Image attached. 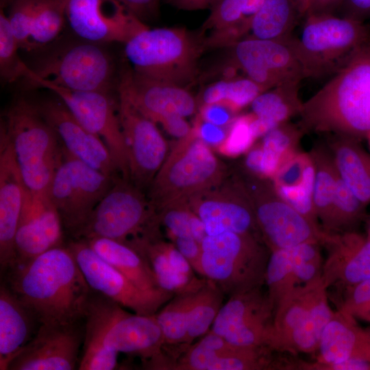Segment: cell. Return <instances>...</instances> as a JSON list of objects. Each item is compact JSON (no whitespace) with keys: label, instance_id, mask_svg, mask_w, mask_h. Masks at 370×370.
I'll list each match as a JSON object with an SVG mask.
<instances>
[{"label":"cell","instance_id":"obj_1","mask_svg":"<svg viewBox=\"0 0 370 370\" xmlns=\"http://www.w3.org/2000/svg\"><path fill=\"white\" fill-rule=\"evenodd\" d=\"M10 269V288L40 325H73L85 317L91 288L68 247L51 248Z\"/></svg>","mask_w":370,"mask_h":370},{"label":"cell","instance_id":"obj_2","mask_svg":"<svg viewBox=\"0 0 370 370\" xmlns=\"http://www.w3.org/2000/svg\"><path fill=\"white\" fill-rule=\"evenodd\" d=\"M299 115L304 132L366 138L370 133V42L303 103Z\"/></svg>","mask_w":370,"mask_h":370},{"label":"cell","instance_id":"obj_3","mask_svg":"<svg viewBox=\"0 0 370 370\" xmlns=\"http://www.w3.org/2000/svg\"><path fill=\"white\" fill-rule=\"evenodd\" d=\"M125 309L102 295H90L84 317V342L139 356L149 369H157L166 356L156 314L130 313Z\"/></svg>","mask_w":370,"mask_h":370},{"label":"cell","instance_id":"obj_4","mask_svg":"<svg viewBox=\"0 0 370 370\" xmlns=\"http://www.w3.org/2000/svg\"><path fill=\"white\" fill-rule=\"evenodd\" d=\"M2 126L12 145L25 186L47 193L63 158L60 138L36 103L20 98L9 107Z\"/></svg>","mask_w":370,"mask_h":370},{"label":"cell","instance_id":"obj_5","mask_svg":"<svg viewBox=\"0 0 370 370\" xmlns=\"http://www.w3.org/2000/svg\"><path fill=\"white\" fill-rule=\"evenodd\" d=\"M226 169L192 127L167 155L148 188V201L157 212L164 207L221 183Z\"/></svg>","mask_w":370,"mask_h":370},{"label":"cell","instance_id":"obj_6","mask_svg":"<svg viewBox=\"0 0 370 370\" xmlns=\"http://www.w3.org/2000/svg\"><path fill=\"white\" fill-rule=\"evenodd\" d=\"M124 44L125 57L137 73L184 87L195 79L203 46L184 28L145 25Z\"/></svg>","mask_w":370,"mask_h":370},{"label":"cell","instance_id":"obj_7","mask_svg":"<svg viewBox=\"0 0 370 370\" xmlns=\"http://www.w3.org/2000/svg\"><path fill=\"white\" fill-rule=\"evenodd\" d=\"M202 276L229 297L264 284L270 250L258 237L227 232L201 242Z\"/></svg>","mask_w":370,"mask_h":370},{"label":"cell","instance_id":"obj_8","mask_svg":"<svg viewBox=\"0 0 370 370\" xmlns=\"http://www.w3.org/2000/svg\"><path fill=\"white\" fill-rule=\"evenodd\" d=\"M292 40L306 77H320L336 73L370 42V26L334 14H308L300 37Z\"/></svg>","mask_w":370,"mask_h":370},{"label":"cell","instance_id":"obj_9","mask_svg":"<svg viewBox=\"0 0 370 370\" xmlns=\"http://www.w3.org/2000/svg\"><path fill=\"white\" fill-rule=\"evenodd\" d=\"M236 175L251 202L262 239L270 251L308 242L322 245L327 232L286 201L271 179L246 170Z\"/></svg>","mask_w":370,"mask_h":370},{"label":"cell","instance_id":"obj_10","mask_svg":"<svg viewBox=\"0 0 370 370\" xmlns=\"http://www.w3.org/2000/svg\"><path fill=\"white\" fill-rule=\"evenodd\" d=\"M116 177L108 175L63 148V158L47 191L63 228L77 238L92 211Z\"/></svg>","mask_w":370,"mask_h":370},{"label":"cell","instance_id":"obj_11","mask_svg":"<svg viewBox=\"0 0 370 370\" xmlns=\"http://www.w3.org/2000/svg\"><path fill=\"white\" fill-rule=\"evenodd\" d=\"M158 225L156 212L143 190L118 176L76 239L99 237L125 243Z\"/></svg>","mask_w":370,"mask_h":370},{"label":"cell","instance_id":"obj_12","mask_svg":"<svg viewBox=\"0 0 370 370\" xmlns=\"http://www.w3.org/2000/svg\"><path fill=\"white\" fill-rule=\"evenodd\" d=\"M114 71L112 59L101 45L82 40L29 69L24 78L32 85L45 82L74 91L109 92Z\"/></svg>","mask_w":370,"mask_h":370},{"label":"cell","instance_id":"obj_13","mask_svg":"<svg viewBox=\"0 0 370 370\" xmlns=\"http://www.w3.org/2000/svg\"><path fill=\"white\" fill-rule=\"evenodd\" d=\"M32 86L53 92L84 127L103 141L119 173L130 180L129 153L118 105L109 92L74 91L45 82H37Z\"/></svg>","mask_w":370,"mask_h":370},{"label":"cell","instance_id":"obj_14","mask_svg":"<svg viewBox=\"0 0 370 370\" xmlns=\"http://www.w3.org/2000/svg\"><path fill=\"white\" fill-rule=\"evenodd\" d=\"M67 247L92 290L134 313L156 314L174 297L161 288L148 291L138 287L101 258L85 240L76 239Z\"/></svg>","mask_w":370,"mask_h":370},{"label":"cell","instance_id":"obj_15","mask_svg":"<svg viewBox=\"0 0 370 370\" xmlns=\"http://www.w3.org/2000/svg\"><path fill=\"white\" fill-rule=\"evenodd\" d=\"M233 64L264 91L274 87L299 83L305 73L293 42L249 36L231 45Z\"/></svg>","mask_w":370,"mask_h":370},{"label":"cell","instance_id":"obj_16","mask_svg":"<svg viewBox=\"0 0 370 370\" xmlns=\"http://www.w3.org/2000/svg\"><path fill=\"white\" fill-rule=\"evenodd\" d=\"M186 202L203 222L207 235L230 232L251 234L262 241L251 202L236 175Z\"/></svg>","mask_w":370,"mask_h":370},{"label":"cell","instance_id":"obj_17","mask_svg":"<svg viewBox=\"0 0 370 370\" xmlns=\"http://www.w3.org/2000/svg\"><path fill=\"white\" fill-rule=\"evenodd\" d=\"M274 310L267 291L256 287L230 296L210 330L236 346L267 347Z\"/></svg>","mask_w":370,"mask_h":370},{"label":"cell","instance_id":"obj_18","mask_svg":"<svg viewBox=\"0 0 370 370\" xmlns=\"http://www.w3.org/2000/svg\"><path fill=\"white\" fill-rule=\"evenodd\" d=\"M118 113L130 161V180L143 190L148 188L167 156V144L156 123L143 114L118 92Z\"/></svg>","mask_w":370,"mask_h":370},{"label":"cell","instance_id":"obj_19","mask_svg":"<svg viewBox=\"0 0 370 370\" xmlns=\"http://www.w3.org/2000/svg\"><path fill=\"white\" fill-rule=\"evenodd\" d=\"M66 19L81 40L125 43L145 24L118 0H68Z\"/></svg>","mask_w":370,"mask_h":370},{"label":"cell","instance_id":"obj_20","mask_svg":"<svg viewBox=\"0 0 370 370\" xmlns=\"http://www.w3.org/2000/svg\"><path fill=\"white\" fill-rule=\"evenodd\" d=\"M118 92L156 123L169 116H191L198 106L195 98L185 87L148 77L132 69L121 74Z\"/></svg>","mask_w":370,"mask_h":370},{"label":"cell","instance_id":"obj_21","mask_svg":"<svg viewBox=\"0 0 370 370\" xmlns=\"http://www.w3.org/2000/svg\"><path fill=\"white\" fill-rule=\"evenodd\" d=\"M63 226L58 210L47 193L29 190L25 185L15 236L16 260L23 262L62 245Z\"/></svg>","mask_w":370,"mask_h":370},{"label":"cell","instance_id":"obj_22","mask_svg":"<svg viewBox=\"0 0 370 370\" xmlns=\"http://www.w3.org/2000/svg\"><path fill=\"white\" fill-rule=\"evenodd\" d=\"M36 105L68 153L108 175L119 176L103 141L84 127L59 98L58 100L47 99Z\"/></svg>","mask_w":370,"mask_h":370},{"label":"cell","instance_id":"obj_23","mask_svg":"<svg viewBox=\"0 0 370 370\" xmlns=\"http://www.w3.org/2000/svg\"><path fill=\"white\" fill-rule=\"evenodd\" d=\"M82 340L75 325H40L31 341L11 361L8 369H74Z\"/></svg>","mask_w":370,"mask_h":370},{"label":"cell","instance_id":"obj_24","mask_svg":"<svg viewBox=\"0 0 370 370\" xmlns=\"http://www.w3.org/2000/svg\"><path fill=\"white\" fill-rule=\"evenodd\" d=\"M320 246L319 243L308 242L271 251L264 284L275 307L293 289L321 278L323 260Z\"/></svg>","mask_w":370,"mask_h":370},{"label":"cell","instance_id":"obj_25","mask_svg":"<svg viewBox=\"0 0 370 370\" xmlns=\"http://www.w3.org/2000/svg\"><path fill=\"white\" fill-rule=\"evenodd\" d=\"M157 230L125 243L147 260L161 289L176 295L196 292L204 287L208 280L197 276L174 244L162 240Z\"/></svg>","mask_w":370,"mask_h":370},{"label":"cell","instance_id":"obj_26","mask_svg":"<svg viewBox=\"0 0 370 370\" xmlns=\"http://www.w3.org/2000/svg\"><path fill=\"white\" fill-rule=\"evenodd\" d=\"M321 278L327 289L343 288L370 279V239L356 230L327 233Z\"/></svg>","mask_w":370,"mask_h":370},{"label":"cell","instance_id":"obj_27","mask_svg":"<svg viewBox=\"0 0 370 370\" xmlns=\"http://www.w3.org/2000/svg\"><path fill=\"white\" fill-rule=\"evenodd\" d=\"M25 184L12 145L0 128V263L10 269L15 263V236L21 212Z\"/></svg>","mask_w":370,"mask_h":370},{"label":"cell","instance_id":"obj_28","mask_svg":"<svg viewBox=\"0 0 370 370\" xmlns=\"http://www.w3.org/2000/svg\"><path fill=\"white\" fill-rule=\"evenodd\" d=\"M317 351V362L322 363L370 361V331L360 327L354 317L338 310L325 326Z\"/></svg>","mask_w":370,"mask_h":370},{"label":"cell","instance_id":"obj_29","mask_svg":"<svg viewBox=\"0 0 370 370\" xmlns=\"http://www.w3.org/2000/svg\"><path fill=\"white\" fill-rule=\"evenodd\" d=\"M39 323L10 288H0V369L11 361L35 335ZM40 325V324H39Z\"/></svg>","mask_w":370,"mask_h":370},{"label":"cell","instance_id":"obj_30","mask_svg":"<svg viewBox=\"0 0 370 370\" xmlns=\"http://www.w3.org/2000/svg\"><path fill=\"white\" fill-rule=\"evenodd\" d=\"M314 176L309 153L298 151L281 166L271 180L286 201L312 223L321 226L313 203Z\"/></svg>","mask_w":370,"mask_h":370},{"label":"cell","instance_id":"obj_31","mask_svg":"<svg viewBox=\"0 0 370 370\" xmlns=\"http://www.w3.org/2000/svg\"><path fill=\"white\" fill-rule=\"evenodd\" d=\"M328 290L322 278L298 286L275 305L267 347L284 352L292 332L301 323L320 295Z\"/></svg>","mask_w":370,"mask_h":370},{"label":"cell","instance_id":"obj_32","mask_svg":"<svg viewBox=\"0 0 370 370\" xmlns=\"http://www.w3.org/2000/svg\"><path fill=\"white\" fill-rule=\"evenodd\" d=\"M326 144L338 173L353 193L366 206L370 204V154L352 137L330 134Z\"/></svg>","mask_w":370,"mask_h":370},{"label":"cell","instance_id":"obj_33","mask_svg":"<svg viewBox=\"0 0 370 370\" xmlns=\"http://www.w3.org/2000/svg\"><path fill=\"white\" fill-rule=\"evenodd\" d=\"M265 0H219L211 8L203 31L212 34L209 45H232L249 31L253 16Z\"/></svg>","mask_w":370,"mask_h":370},{"label":"cell","instance_id":"obj_34","mask_svg":"<svg viewBox=\"0 0 370 370\" xmlns=\"http://www.w3.org/2000/svg\"><path fill=\"white\" fill-rule=\"evenodd\" d=\"M299 83L280 85L265 90L251 103V127L257 138L299 114L303 103L299 98Z\"/></svg>","mask_w":370,"mask_h":370},{"label":"cell","instance_id":"obj_35","mask_svg":"<svg viewBox=\"0 0 370 370\" xmlns=\"http://www.w3.org/2000/svg\"><path fill=\"white\" fill-rule=\"evenodd\" d=\"M85 241L101 258L124 274L138 287L148 291L160 288L147 260L128 244L99 237Z\"/></svg>","mask_w":370,"mask_h":370},{"label":"cell","instance_id":"obj_36","mask_svg":"<svg viewBox=\"0 0 370 370\" xmlns=\"http://www.w3.org/2000/svg\"><path fill=\"white\" fill-rule=\"evenodd\" d=\"M314 166V210L322 229L329 232L338 173L326 143H317L309 153Z\"/></svg>","mask_w":370,"mask_h":370},{"label":"cell","instance_id":"obj_37","mask_svg":"<svg viewBox=\"0 0 370 370\" xmlns=\"http://www.w3.org/2000/svg\"><path fill=\"white\" fill-rule=\"evenodd\" d=\"M299 16L296 0H265L253 16L249 32L259 39L284 40L291 36Z\"/></svg>","mask_w":370,"mask_h":370},{"label":"cell","instance_id":"obj_38","mask_svg":"<svg viewBox=\"0 0 370 370\" xmlns=\"http://www.w3.org/2000/svg\"><path fill=\"white\" fill-rule=\"evenodd\" d=\"M304 130L299 126L283 123L265 135L260 144L261 177L272 179L281 166L297 151Z\"/></svg>","mask_w":370,"mask_h":370},{"label":"cell","instance_id":"obj_39","mask_svg":"<svg viewBox=\"0 0 370 370\" xmlns=\"http://www.w3.org/2000/svg\"><path fill=\"white\" fill-rule=\"evenodd\" d=\"M334 313L329 304L326 290L320 295L301 323L292 332L284 352L294 354L316 352L323 332Z\"/></svg>","mask_w":370,"mask_h":370},{"label":"cell","instance_id":"obj_40","mask_svg":"<svg viewBox=\"0 0 370 370\" xmlns=\"http://www.w3.org/2000/svg\"><path fill=\"white\" fill-rule=\"evenodd\" d=\"M224 296L221 289L208 280L204 287L194 293L189 308L186 339L184 348L191 345L211 329L224 303Z\"/></svg>","mask_w":370,"mask_h":370},{"label":"cell","instance_id":"obj_41","mask_svg":"<svg viewBox=\"0 0 370 370\" xmlns=\"http://www.w3.org/2000/svg\"><path fill=\"white\" fill-rule=\"evenodd\" d=\"M68 0H40L32 23L27 51L40 49L53 41L66 21Z\"/></svg>","mask_w":370,"mask_h":370},{"label":"cell","instance_id":"obj_42","mask_svg":"<svg viewBox=\"0 0 370 370\" xmlns=\"http://www.w3.org/2000/svg\"><path fill=\"white\" fill-rule=\"evenodd\" d=\"M264 91L248 77L223 79L208 86L203 91L201 105L220 104L235 112L251 104Z\"/></svg>","mask_w":370,"mask_h":370},{"label":"cell","instance_id":"obj_43","mask_svg":"<svg viewBox=\"0 0 370 370\" xmlns=\"http://www.w3.org/2000/svg\"><path fill=\"white\" fill-rule=\"evenodd\" d=\"M195 292L176 295L156 314L165 346L184 347L188 329V312Z\"/></svg>","mask_w":370,"mask_h":370},{"label":"cell","instance_id":"obj_44","mask_svg":"<svg viewBox=\"0 0 370 370\" xmlns=\"http://www.w3.org/2000/svg\"><path fill=\"white\" fill-rule=\"evenodd\" d=\"M156 214L159 224L164 227L171 240L176 237H192L201 243L207 236L203 222L186 201L168 205Z\"/></svg>","mask_w":370,"mask_h":370},{"label":"cell","instance_id":"obj_45","mask_svg":"<svg viewBox=\"0 0 370 370\" xmlns=\"http://www.w3.org/2000/svg\"><path fill=\"white\" fill-rule=\"evenodd\" d=\"M367 206L353 193L338 175L328 233L356 230V227L367 217Z\"/></svg>","mask_w":370,"mask_h":370},{"label":"cell","instance_id":"obj_46","mask_svg":"<svg viewBox=\"0 0 370 370\" xmlns=\"http://www.w3.org/2000/svg\"><path fill=\"white\" fill-rule=\"evenodd\" d=\"M19 45L4 10L0 11V74L7 82L25 77L29 68L18 55Z\"/></svg>","mask_w":370,"mask_h":370},{"label":"cell","instance_id":"obj_47","mask_svg":"<svg viewBox=\"0 0 370 370\" xmlns=\"http://www.w3.org/2000/svg\"><path fill=\"white\" fill-rule=\"evenodd\" d=\"M253 114L240 116L230 123L224 141L219 145L220 152L228 156H236L249 149L256 139L252 128Z\"/></svg>","mask_w":370,"mask_h":370},{"label":"cell","instance_id":"obj_48","mask_svg":"<svg viewBox=\"0 0 370 370\" xmlns=\"http://www.w3.org/2000/svg\"><path fill=\"white\" fill-rule=\"evenodd\" d=\"M40 0H14L7 14L20 49L27 50L32 23Z\"/></svg>","mask_w":370,"mask_h":370},{"label":"cell","instance_id":"obj_49","mask_svg":"<svg viewBox=\"0 0 370 370\" xmlns=\"http://www.w3.org/2000/svg\"><path fill=\"white\" fill-rule=\"evenodd\" d=\"M341 290L345 291L338 310L366 320L370 310V279Z\"/></svg>","mask_w":370,"mask_h":370},{"label":"cell","instance_id":"obj_50","mask_svg":"<svg viewBox=\"0 0 370 370\" xmlns=\"http://www.w3.org/2000/svg\"><path fill=\"white\" fill-rule=\"evenodd\" d=\"M118 354L117 352L110 349L102 345L84 342L79 369H114L117 365Z\"/></svg>","mask_w":370,"mask_h":370},{"label":"cell","instance_id":"obj_51","mask_svg":"<svg viewBox=\"0 0 370 370\" xmlns=\"http://www.w3.org/2000/svg\"><path fill=\"white\" fill-rule=\"evenodd\" d=\"M171 241L188 261L195 272L203 277L201 267V243L192 237H176Z\"/></svg>","mask_w":370,"mask_h":370},{"label":"cell","instance_id":"obj_52","mask_svg":"<svg viewBox=\"0 0 370 370\" xmlns=\"http://www.w3.org/2000/svg\"><path fill=\"white\" fill-rule=\"evenodd\" d=\"M198 118L193 127L197 136L207 145H220L225 139L227 132L221 126Z\"/></svg>","mask_w":370,"mask_h":370},{"label":"cell","instance_id":"obj_53","mask_svg":"<svg viewBox=\"0 0 370 370\" xmlns=\"http://www.w3.org/2000/svg\"><path fill=\"white\" fill-rule=\"evenodd\" d=\"M232 112L223 105L203 104L201 105L199 117L206 121L222 127L230 124L234 119L232 116Z\"/></svg>","mask_w":370,"mask_h":370},{"label":"cell","instance_id":"obj_54","mask_svg":"<svg viewBox=\"0 0 370 370\" xmlns=\"http://www.w3.org/2000/svg\"><path fill=\"white\" fill-rule=\"evenodd\" d=\"M140 21L157 13L160 0H118Z\"/></svg>","mask_w":370,"mask_h":370},{"label":"cell","instance_id":"obj_55","mask_svg":"<svg viewBox=\"0 0 370 370\" xmlns=\"http://www.w3.org/2000/svg\"><path fill=\"white\" fill-rule=\"evenodd\" d=\"M342 16L366 22L370 19V0H343Z\"/></svg>","mask_w":370,"mask_h":370},{"label":"cell","instance_id":"obj_56","mask_svg":"<svg viewBox=\"0 0 370 370\" xmlns=\"http://www.w3.org/2000/svg\"><path fill=\"white\" fill-rule=\"evenodd\" d=\"M160 123L169 134L179 139L188 136L192 130L184 117L179 116H169Z\"/></svg>","mask_w":370,"mask_h":370},{"label":"cell","instance_id":"obj_57","mask_svg":"<svg viewBox=\"0 0 370 370\" xmlns=\"http://www.w3.org/2000/svg\"><path fill=\"white\" fill-rule=\"evenodd\" d=\"M343 0H310L308 14H333Z\"/></svg>","mask_w":370,"mask_h":370},{"label":"cell","instance_id":"obj_58","mask_svg":"<svg viewBox=\"0 0 370 370\" xmlns=\"http://www.w3.org/2000/svg\"><path fill=\"white\" fill-rule=\"evenodd\" d=\"M219 0H168L173 6L184 10L211 8Z\"/></svg>","mask_w":370,"mask_h":370},{"label":"cell","instance_id":"obj_59","mask_svg":"<svg viewBox=\"0 0 370 370\" xmlns=\"http://www.w3.org/2000/svg\"><path fill=\"white\" fill-rule=\"evenodd\" d=\"M301 15H306L310 7V0H296Z\"/></svg>","mask_w":370,"mask_h":370},{"label":"cell","instance_id":"obj_60","mask_svg":"<svg viewBox=\"0 0 370 370\" xmlns=\"http://www.w3.org/2000/svg\"><path fill=\"white\" fill-rule=\"evenodd\" d=\"M367 237L370 239V216H367Z\"/></svg>","mask_w":370,"mask_h":370},{"label":"cell","instance_id":"obj_61","mask_svg":"<svg viewBox=\"0 0 370 370\" xmlns=\"http://www.w3.org/2000/svg\"><path fill=\"white\" fill-rule=\"evenodd\" d=\"M14 0H1V8L4 9L6 6H9V5Z\"/></svg>","mask_w":370,"mask_h":370},{"label":"cell","instance_id":"obj_62","mask_svg":"<svg viewBox=\"0 0 370 370\" xmlns=\"http://www.w3.org/2000/svg\"><path fill=\"white\" fill-rule=\"evenodd\" d=\"M366 138L368 140V143H369V147H370V133L367 136Z\"/></svg>","mask_w":370,"mask_h":370},{"label":"cell","instance_id":"obj_63","mask_svg":"<svg viewBox=\"0 0 370 370\" xmlns=\"http://www.w3.org/2000/svg\"><path fill=\"white\" fill-rule=\"evenodd\" d=\"M369 319H370V310H369V315H368L366 321H369Z\"/></svg>","mask_w":370,"mask_h":370},{"label":"cell","instance_id":"obj_64","mask_svg":"<svg viewBox=\"0 0 370 370\" xmlns=\"http://www.w3.org/2000/svg\"><path fill=\"white\" fill-rule=\"evenodd\" d=\"M369 321H370V319H369Z\"/></svg>","mask_w":370,"mask_h":370}]
</instances>
